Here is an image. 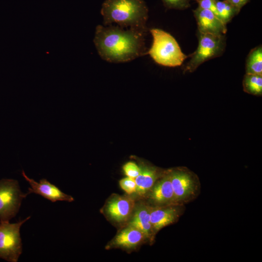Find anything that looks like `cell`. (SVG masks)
Returning a JSON list of instances; mask_svg holds the SVG:
<instances>
[{
	"mask_svg": "<svg viewBox=\"0 0 262 262\" xmlns=\"http://www.w3.org/2000/svg\"><path fill=\"white\" fill-rule=\"evenodd\" d=\"M22 175L31 186L28 188L29 194L33 193L39 195L52 202L57 201L72 202L74 200L72 196L63 193L58 187L45 179L40 180L38 182L29 178L24 171H22Z\"/></svg>",
	"mask_w": 262,
	"mask_h": 262,
	"instance_id": "8",
	"label": "cell"
},
{
	"mask_svg": "<svg viewBox=\"0 0 262 262\" xmlns=\"http://www.w3.org/2000/svg\"><path fill=\"white\" fill-rule=\"evenodd\" d=\"M169 175L176 203L185 201L194 194L196 184L190 172L178 169L171 171Z\"/></svg>",
	"mask_w": 262,
	"mask_h": 262,
	"instance_id": "7",
	"label": "cell"
},
{
	"mask_svg": "<svg viewBox=\"0 0 262 262\" xmlns=\"http://www.w3.org/2000/svg\"><path fill=\"white\" fill-rule=\"evenodd\" d=\"M101 14L104 25L116 24L147 33L148 9L144 0H105Z\"/></svg>",
	"mask_w": 262,
	"mask_h": 262,
	"instance_id": "2",
	"label": "cell"
},
{
	"mask_svg": "<svg viewBox=\"0 0 262 262\" xmlns=\"http://www.w3.org/2000/svg\"><path fill=\"white\" fill-rule=\"evenodd\" d=\"M146 33L117 25H98L94 42L103 60L111 63L127 62L146 54Z\"/></svg>",
	"mask_w": 262,
	"mask_h": 262,
	"instance_id": "1",
	"label": "cell"
},
{
	"mask_svg": "<svg viewBox=\"0 0 262 262\" xmlns=\"http://www.w3.org/2000/svg\"><path fill=\"white\" fill-rule=\"evenodd\" d=\"M140 168V173L135 178L136 184V193L139 196H144L151 190L159 174L157 169L153 167L142 166Z\"/></svg>",
	"mask_w": 262,
	"mask_h": 262,
	"instance_id": "15",
	"label": "cell"
},
{
	"mask_svg": "<svg viewBox=\"0 0 262 262\" xmlns=\"http://www.w3.org/2000/svg\"><path fill=\"white\" fill-rule=\"evenodd\" d=\"M129 226L138 229L147 238H150L154 233L150 219V207L144 205L137 206L131 219Z\"/></svg>",
	"mask_w": 262,
	"mask_h": 262,
	"instance_id": "14",
	"label": "cell"
},
{
	"mask_svg": "<svg viewBox=\"0 0 262 262\" xmlns=\"http://www.w3.org/2000/svg\"><path fill=\"white\" fill-rule=\"evenodd\" d=\"M178 209L174 207H150V219L154 233L174 223L179 216Z\"/></svg>",
	"mask_w": 262,
	"mask_h": 262,
	"instance_id": "12",
	"label": "cell"
},
{
	"mask_svg": "<svg viewBox=\"0 0 262 262\" xmlns=\"http://www.w3.org/2000/svg\"><path fill=\"white\" fill-rule=\"evenodd\" d=\"M150 198L158 205L176 204L169 173L156 181L151 189Z\"/></svg>",
	"mask_w": 262,
	"mask_h": 262,
	"instance_id": "11",
	"label": "cell"
},
{
	"mask_svg": "<svg viewBox=\"0 0 262 262\" xmlns=\"http://www.w3.org/2000/svg\"><path fill=\"white\" fill-rule=\"evenodd\" d=\"M30 216L16 223L0 222V258L9 262H17L22 253L20 229Z\"/></svg>",
	"mask_w": 262,
	"mask_h": 262,
	"instance_id": "5",
	"label": "cell"
},
{
	"mask_svg": "<svg viewBox=\"0 0 262 262\" xmlns=\"http://www.w3.org/2000/svg\"><path fill=\"white\" fill-rule=\"evenodd\" d=\"M146 238V235L141 231L128 226L116 235L112 245L117 247L130 249L139 245Z\"/></svg>",
	"mask_w": 262,
	"mask_h": 262,
	"instance_id": "13",
	"label": "cell"
},
{
	"mask_svg": "<svg viewBox=\"0 0 262 262\" xmlns=\"http://www.w3.org/2000/svg\"><path fill=\"white\" fill-rule=\"evenodd\" d=\"M153 42L147 53L157 64L165 66H180L187 56L181 51L176 39L169 33L159 29L150 30Z\"/></svg>",
	"mask_w": 262,
	"mask_h": 262,
	"instance_id": "3",
	"label": "cell"
},
{
	"mask_svg": "<svg viewBox=\"0 0 262 262\" xmlns=\"http://www.w3.org/2000/svg\"><path fill=\"white\" fill-rule=\"evenodd\" d=\"M121 188L128 194L131 195L136 191V184L135 179L128 177L122 179L119 181Z\"/></svg>",
	"mask_w": 262,
	"mask_h": 262,
	"instance_id": "19",
	"label": "cell"
},
{
	"mask_svg": "<svg viewBox=\"0 0 262 262\" xmlns=\"http://www.w3.org/2000/svg\"><path fill=\"white\" fill-rule=\"evenodd\" d=\"M164 6L170 9H184L190 6L191 0H162Z\"/></svg>",
	"mask_w": 262,
	"mask_h": 262,
	"instance_id": "20",
	"label": "cell"
},
{
	"mask_svg": "<svg viewBox=\"0 0 262 262\" xmlns=\"http://www.w3.org/2000/svg\"><path fill=\"white\" fill-rule=\"evenodd\" d=\"M29 195L22 193L18 181L13 179L0 180V222L9 221L17 213L22 199Z\"/></svg>",
	"mask_w": 262,
	"mask_h": 262,
	"instance_id": "6",
	"label": "cell"
},
{
	"mask_svg": "<svg viewBox=\"0 0 262 262\" xmlns=\"http://www.w3.org/2000/svg\"><path fill=\"white\" fill-rule=\"evenodd\" d=\"M123 169L127 177L133 179L136 178L140 172V168L135 163L131 162L125 164Z\"/></svg>",
	"mask_w": 262,
	"mask_h": 262,
	"instance_id": "21",
	"label": "cell"
},
{
	"mask_svg": "<svg viewBox=\"0 0 262 262\" xmlns=\"http://www.w3.org/2000/svg\"><path fill=\"white\" fill-rule=\"evenodd\" d=\"M243 86L245 92L255 96L262 94V74H246Z\"/></svg>",
	"mask_w": 262,
	"mask_h": 262,
	"instance_id": "17",
	"label": "cell"
},
{
	"mask_svg": "<svg viewBox=\"0 0 262 262\" xmlns=\"http://www.w3.org/2000/svg\"><path fill=\"white\" fill-rule=\"evenodd\" d=\"M198 33L215 35H225L227 32L224 24L211 11L198 7L194 11Z\"/></svg>",
	"mask_w": 262,
	"mask_h": 262,
	"instance_id": "9",
	"label": "cell"
},
{
	"mask_svg": "<svg viewBox=\"0 0 262 262\" xmlns=\"http://www.w3.org/2000/svg\"><path fill=\"white\" fill-rule=\"evenodd\" d=\"M216 7L219 19L225 24L229 22L240 11V9L227 0H216Z\"/></svg>",
	"mask_w": 262,
	"mask_h": 262,
	"instance_id": "18",
	"label": "cell"
},
{
	"mask_svg": "<svg viewBox=\"0 0 262 262\" xmlns=\"http://www.w3.org/2000/svg\"><path fill=\"white\" fill-rule=\"evenodd\" d=\"M134 208V201L131 198L116 196L107 202L105 211L108 216L113 221L123 223L126 221Z\"/></svg>",
	"mask_w": 262,
	"mask_h": 262,
	"instance_id": "10",
	"label": "cell"
},
{
	"mask_svg": "<svg viewBox=\"0 0 262 262\" xmlns=\"http://www.w3.org/2000/svg\"><path fill=\"white\" fill-rule=\"evenodd\" d=\"M196 1L198 7L211 11L219 18L216 7V0H196Z\"/></svg>",
	"mask_w": 262,
	"mask_h": 262,
	"instance_id": "22",
	"label": "cell"
},
{
	"mask_svg": "<svg viewBox=\"0 0 262 262\" xmlns=\"http://www.w3.org/2000/svg\"><path fill=\"white\" fill-rule=\"evenodd\" d=\"M246 74H262V48L261 46L251 50L246 60Z\"/></svg>",
	"mask_w": 262,
	"mask_h": 262,
	"instance_id": "16",
	"label": "cell"
},
{
	"mask_svg": "<svg viewBox=\"0 0 262 262\" xmlns=\"http://www.w3.org/2000/svg\"><path fill=\"white\" fill-rule=\"evenodd\" d=\"M225 48V35L198 33V45L184 72H193L204 62L220 56Z\"/></svg>",
	"mask_w": 262,
	"mask_h": 262,
	"instance_id": "4",
	"label": "cell"
},
{
	"mask_svg": "<svg viewBox=\"0 0 262 262\" xmlns=\"http://www.w3.org/2000/svg\"><path fill=\"white\" fill-rule=\"evenodd\" d=\"M229 2L241 10L249 0H227Z\"/></svg>",
	"mask_w": 262,
	"mask_h": 262,
	"instance_id": "23",
	"label": "cell"
}]
</instances>
